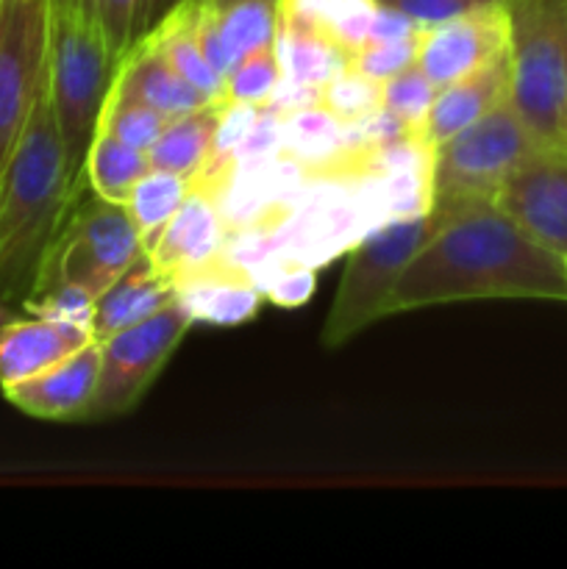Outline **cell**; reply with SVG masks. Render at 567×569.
<instances>
[{"mask_svg":"<svg viewBox=\"0 0 567 569\" xmlns=\"http://www.w3.org/2000/svg\"><path fill=\"white\" fill-rule=\"evenodd\" d=\"M417 33L409 39H395V42H367L365 48L350 59V64H354L356 70L367 72V76L378 78V81H387L395 72L415 64Z\"/></svg>","mask_w":567,"mask_h":569,"instance_id":"obj_31","label":"cell"},{"mask_svg":"<svg viewBox=\"0 0 567 569\" xmlns=\"http://www.w3.org/2000/svg\"><path fill=\"white\" fill-rule=\"evenodd\" d=\"M89 342H94L89 328L33 315L14 317L0 326V389L48 370Z\"/></svg>","mask_w":567,"mask_h":569,"instance_id":"obj_16","label":"cell"},{"mask_svg":"<svg viewBox=\"0 0 567 569\" xmlns=\"http://www.w3.org/2000/svg\"><path fill=\"white\" fill-rule=\"evenodd\" d=\"M509 103L543 148H567V0H504Z\"/></svg>","mask_w":567,"mask_h":569,"instance_id":"obj_4","label":"cell"},{"mask_svg":"<svg viewBox=\"0 0 567 569\" xmlns=\"http://www.w3.org/2000/svg\"><path fill=\"white\" fill-rule=\"evenodd\" d=\"M509 9L504 0H487L461 14L417 33L415 64L437 89L481 70L509 50Z\"/></svg>","mask_w":567,"mask_h":569,"instance_id":"obj_10","label":"cell"},{"mask_svg":"<svg viewBox=\"0 0 567 569\" xmlns=\"http://www.w3.org/2000/svg\"><path fill=\"white\" fill-rule=\"evenodd\" d=\"M543 148L509 98L434 148L431 209L493 200L506 178Z\"/></svg>","mask_w":567,"mask_h":569,"instance_id":"obj_6","label":"cell"},{"mask_svg":"<svg viewBox=\"0 0 567 569\" xmlns=\"http://www.w3.org/2000/svg\"><path fill=\"white\" fill-rule=\"evenodd\" d=\"M48 6V94L70 176L83 187V161L120 59L92 11L53 0Z\"/></svg>","mask_w":567,"mask_h":569,"instance_id":"obj_3","label":"cell"},{"mask_svg":"<svg viewBox=\"0 0 567 569\" xmlns=\"http://www.w3.org/2000/svg\"><path fill=\"white\" fill-rule=\"evenodd\" d=\"M142 256V239L126 206L100 200L98 194L89 200L78 194L44 250L31 292L53 283H76L100 298Z\"/></svg>","mask_w":567,"mask_h":569,"instance_id":"obj_7","label":"cell"},{"mask_svg":"<svg viewBox=\"0 0 567 569\" xmlns=\"http://www.w3.org/2000/svg\"><path fill=\"white\" fill-rule=\"evenodd\" d=\"M53 3H70V6H81V9L92 11V14H94V0H53Z\"/></svg>","mask_w":567,"mask_h":569,"instance_id":"obj_37","label":"cell"},{"mask_svg":"<svg viewBox=\"0 0 567 569\" xmlns=\"http://www.w3.org/2000/svg\"><path fill=\"white\" fill-rule=\"evenodd\" d=\"M315 267L292 264L287 267V272H281V276L267 283L265 298L272 300L276 306H284V309H295V306H304L315 295Z\"/></svg>","mask_w":567,"mask_h":569,"instance_id":"obj_33","label":"cell"},{"mask_svg":"<svg viewBox=\"0 0 567 569\" xmlns=\"http://www.w3.org/2000/svg\"><path fill=\"white\" fill-rule=\"evenodd\" d=\"M111 89L161 111L167 120H176L211 103L170 64V59L150 37L133 39L131 48L120 56Z\"/></svg>","mask_w":567,"mask_h":569,"instance_id":"obj_15","label":"cell"},{"mask_svg":"<svg viewBox=\"0 0 567 569\" xmlns=\"http://www.w3.org/2000/svg\"><path fill=\"white\" fill-rule=\"evenodd\" d=\"M100 372V342L83 345L67 359L56 361L48 370L11 383L3 389V398L22 415L50 422L87 420L92 403L94 383Z\"/></svg>","mask_w":567,"mask_h":569,"instance_id":"obj_13","label":"cell"},{"mask_svg":"<svg viewBox=\"0 0 567 569\" xmlns=\"http://www.w3.org/2000/svg\"><path fill=\"white\" fill-rule=\"evenodd\" d=\"M434 98H437V87L428 81L420 67L409 64L406 70L395 72L392 78L384 81L381 109L389 117H395L406 131L420 137V128L426 122Z\"/></svg>","mask_w":567,"mask_h":569,"instance_id":"obj_28","label":"cell"},{"mask_svg":"<svg viewBox=\"0 0 567 569\" xmlns=\"http://www.w3.org/2000/svg\"><path fill=\"white\" fill-rule=\"evenodd\" d=\"M145 37L159 44L161 53L170 59V64L203 94L211 103H228L226 78L206 61L200 50L198 37H195V0H183L181 6L170 11L153 31Z\"/></svg>","mask_w":567,"mask_h":569,"instance_id":"obj_20","label":"cell"},{"mask_svg":"<svg viewBox=\"0 0 567 569\" xmlns=\"http://www.w3.org/2000/svg\"><path fill=\"white\" fill-rule=\"evenodd\" d=\"M276 56L281 64V78L311 83V87H322L350 64L348 56L331 39L287 17H278Z\"/></svg>","mask_w":567,"mask_h":569,"instance_id":"obj_23","label":"cell"},{"mask_svg":"<svg viewBox=\"0 0 567 569\" xmlns=\"http://www.w3.org/2000/svg\"><path fill=\"white\" fill-rule=\"evenodd\" d=\"M506 98H509V50L500 59L484 64L481 70L437 89V98L420 128V139L431 148H439Z\"/></svg>","mask_w":567,"mask_h":569,"instance_id":"obj_17","label":"cell"},{"mask_svg":"<svg viewBox=\"0 0 567 569\" xmlns=\"http://www.w3.org/2000/svg\"><path fill=\"white\" fill-rule=\"evenodd\" d=\"M222 109H226V103H206L167 122L161 137L148 150L150 167L192 181L209 159Z\"/></svg>","mask_w":567,"mask_h":569,"instance_id":"obj_19","label":"cell"},{"mask_svg":"<svg viewBox=\"0 0 567 569\" xmlns=\"http://www.w3.org/2000/svg\"><path fill=\"white\" fill-rule=\"evenodd\" d=\"M211 3H220L222 6V3H233V0H211ZM276 3H278V0H276Z\"/></svg>","mask_w":567,"mask_h":569,"instance_id":"obj_38","label":"cell"},{"mask_svg":"<svg viewBox=\"0 0 567 569\" xmlns=\"http://www.w3.org/2000/svg\"><path fill=\"white\" fill-rule=\"evenodd\" d=\"M431 211L420 244L389 298V317L470 300L567 303V261L534 242L493 200Z\"/></svg>","mask_w":567,"mask_h":569,"instance_id":"obj_1","label":"cell"},{"mask_svg":"<svg viewBox=\"0 0 567 569\" xmlns=\"http://www.w3.org/2000/svg\"><path fill=\"white\" fill-rule=\"evenodd\" d=\"M278 83H281V64H278L276 44L253 50V53L242 56V59L228 70V103H245L256 106V109H267Z\"/></svg>","mask_w":567,"mask_h":569,"instance_id":"obj_29","label":"cell"},{"mask_svg":"<svg viewBox=\"0 0 567 569\" xmlns=\"http://www.w3.org/2000/svg\"><path fill=\"white\" fill-rule=\"evenodd\" d=\"M48 0H0V178L48 78Z\"/></svg>","mask_w":567,"mask_h":569,"instance_id":"obj_9","label":"cell"},{"mask_svg":"<svg viewBox=\"0 0 567 569\" xmlns=\"http://www.w3.org/2000/svg\"><path fill=\"white\" fill-rule=\"evenodd\" d=\"M167 117L161 111L150 109V106L139 103V100L126 98V94L115 92L109 87V94L103 100V109H100L98 126L109 128L117 139H122L131 148L145 150L148 153L156 144V139L161 137V131L167 128Z\"/></svg>","mask_w":567,"mask_h":569,"instance_id":"obj_27","label":"cell"},{"mask_svg":"<svg viewBox=\"0 0 567 569\" xmlns=\"http://www.w3.org/2000/svg\"><path fill=\"white\" fill-rule=\"evenodd\" d=\"M192 326L189 311L170 300L156 315L98 339L100 372L87 420H115L137 409Z\"/></svg>","mask_w":567,"mask_h":569,"instance_id":"obj_8","label":"cell"},{"mask_svg":"<svg viewBox=\"0 0 567 569\" xmlns=\"http://www.w3.org/2000/svg\"><path fill=\"white\" fill-rule=\"evenodd\" d=\"M148 170L150 159L145 150L126 144L109 128H94L87 161H83V183H87L89 192L98 194L100 200H109V203L126 206L131 189Z\"/></svg>","mask_w":567,"mask_h":569,"instance_id":"obj_22","label":"cell"},{"mask_svg":"<svg viewBox=\"0 0 567 569\" xmlns=\"http://www.w3.org/2000/svg\"><path fill=\"white\" fill-rule=\"evenodd\" d=\"M495 206L517 222L534 242L567 256V148H539L523 161L500 192Z\"/></svg>","mask_w":567,"mask_h":569,"instance_id":"obj_11","label":"cell"},{"mask_svg":"<svg viewBox=\"0 0 567 569\" xmlns=\"http://www.w3.org/2000/svg\"><path fill=\"white\" fill-rule=\"evenodd\" d=\"M431 211L392 217L350 248L331 311L322 322V345L339 348L372 322L389 317V298L411 256L431 233Z\"/></svg>","mask_w":567,"mask_h":569,"instance_id":"obj_5","label":"cell"},{"mask_svg":"<svg viewBox=\"0 0 567 569\" xmlns=\"http://www.w3.org/2000/svg\"><path fill=\"white\" fill-rule=\"evenodd\" d=\"M187 194L189 181L181 176H172V172L153 170V167H150V170L139 178L137 187L128 194L126 209L128 214H131L133 226H137L145 253L153 250V244L159 242L167 222L176 217V211L181 209Z\"/></svg>","mask_w":567,"mask_h":569,"instance_id":"obj_24","label":"cell"},{"mask_svg":"<svg viewBox=\"0 0 567 569\" xmlns=\"http://www.w3.org/2000/svg\"><path fill=\"white\" fill-rule=\"evenodd\" d=\"M565 261H567V256H565Z\"/></svg>","mask_w":567,"mask_h":569,"instance_id":"obj_39","label":"cell"},{"mask_svg":"<svg viewBox=\"0 0 567 569\" xmlns=\"http://www.w3.org/2000/svg\"><path fill=\"white\" fill-rule=\"evenodd\" d=\"M378 0H278V17L315 28L348 59L365 48Z\"/></svg>","mask_w":567,"mask_h":569,"instance_id":"obj_21","label":"cell"},{"mask_svg":"<svg viewBox=\"0 0 567 569\" xmlns=\"http://www.w3.org/2000/svg\"><path fill=\"white\" fill-rule=\"evenodd\" d=\"M381 92L384 81L348 64L331 81L322 83L320 106L339 126H354V122L365 120L381 109Z\"/></svg>","mask_w":567,"mask_h":569,"instance_id":"obj_26","label":"cell"},{"mask_svg":"<svg viewBox=\"0 0 567 569\" xmlns=\"http://www.w3.org/2000/svg\"><path fill=\"white\" fill-rule=\"evenodd\" d=\"M170 300H176V283H172V278L161 276L145 253L98 298L94 337L103 339L109 333L122 331V328L165 309Z\"/></svg>","mask_w":567,"mask_h":569,"instance_id":"obj_18","label":"cell"},{"mask_svg":"<svg viewBox=\"0 0 567 569\" xmlns=\"http://www.w3.org/2000/svg\"><path fill=\"white\" fill-rule=\"evenodd\" d=\"M14 311L9 309V303H6V300H0V326H6V322L9 320H14Z\"/></svg>","mask_w":567,"mask_h":569,"instance_id":"obj_36","label":"cell"},{"mask_svg":"<svg viewBox=\"0 0 567 569\" xmlns=\"http://www.w3.org/2000/svg\"><path fill=\"white\" fill-rule=\"evenodd\" d=\"M181 3L183 0H142V3H139V17H137V37L133 39H139V37H145L148 31H153V28L159 26V22Z\"/></svg>","mask_w":567,"mask_h":569,"instance_id":"obj_35","label":"cell"},{"mask_svg":"<svg viewBox=\"0 0 567 569\" xmlns=\"http://www.w3.org/2000/svg\"><path fill=\"white\" fill-rule=\"evenodd\" d=\"M381 3L395 6V9L409 14L411 20L422 28L461 14V11L472 9V6L478 3H487V0H381Z\"/></svg>","mask_w":567,"mask_h":569,"instance_id":"obj_34","label":"cell"},{"mask_svg":"<svg viewBox=\"0 0 567 569\" xmlns=\"http://www.w3.org/2000/svg\"><path fill=\"white\" fill-rule=\"evenodd\" d=\"M176 300L195 322L206 326H242L261 309L265 292L256 278L222 250L172 278Z\"/></svg>","mask_w":567,"mask_h":569,"instance_id":"obj_12","label":"cell"},{"mask_svg":"<svg viewBox=\"0 0 567 569\" xmlns=\"http://www.w3.org/2000/svg\"><path fill=\"white\" fill-rule=\"evenodd\" d=\"M81 187L67 167L48 78L0 178V300L22 303Z\"/></svg>","mask_w":567,"mask_h":569,"instance_id":"obj_2","label":"cell"},{"mask_svg":"<svg viewBox=\"0 0 567 569\" xmlns=\"http://www.w3.org/2000/svg\"><path fill=\"white\" fill-rule=\"evenodd\" d=\"M20 306L26 315L44 317V320L56 322H70V326H81L94 331V306H98V298L92 292H87L83 287H76V283H53V287L37 289Z\"/></svg>","mask_w":567,"mask_h":569,"instance_id":"obj_30","label":"cell"},{"mask_svg":"<svg viewBox=\"0 0 567 569\" xmlns=\"http://www.w3.org/2000/svg\"><path fill=\"white\" fill-rule=\"evenodd\" d=\"M142 0H94V17L109 39L111 50L120 59L137 37V17Z\"/></svg>","mask_w":567,"mask_h":569,"instance_id":"obj_32","label":"cell"},{"mask_svg":"<svg viewBox=\"0 0 567 569\" xmlns=\"http://www.w3.org/2000/svg\"><path fill=\"white\" fill-rule=\"evenodd\" d=\"M228 242V222L222 217L220 200L200 187H189L187 200L167 222L165 233L148 259L156 270L167 278H176L178 272L222 253Z\"/></svg>","mask_w":567,"mask_h":569,"instance_id":"obj_14","label":"cell"},{"mask_svg":"<svg viewBox=\"0 0 567 569\" xmlns=\"http://www.w3.org/2000/svg\"><path fill=\"white\" fill-rule=\"evenodd\" d=\"M278 139L281 148L304 164L326 167L342 148V126L322 106H309L281 114Z\"/></svg>","mask_w":567,"mask_h":569,"instance_id":"obj_25","label":"cell"}]
</instances>
